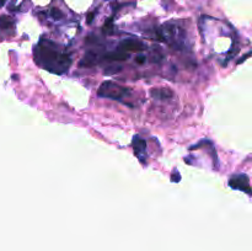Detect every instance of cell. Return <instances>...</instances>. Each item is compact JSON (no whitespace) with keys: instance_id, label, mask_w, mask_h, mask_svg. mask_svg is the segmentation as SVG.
I'll return each instance as SVG.
<instances>
[{"instance_id":"cell-1","label":"cell","mask_w":252,"mask_h":251,"mask_svg":"<svg viewBox=\"0 0 252 251\" xmlns=\"http://www.w3.org/2000/svg\"><path fill=\"white\" fill-rule=\"evenodd\" d=\"M34 59L42 68L52 73L62 74L68 70L70 58L65 52H62L56 43L42 39L34 48Z\"/></svg>"},{"instance_id":"cell-2","label":"cell","mask_w":252,"mask_h":251,"mask_svg":"<svg viewBox=\"0 0 252 251\" xmlns=\"http://www.w3.org/2000/svg\"><path fill=\"white\" fill-rule=\"evenodd\" d=\"M184 36L185 32L182 31V29L175 26V25H165V26H162L161 32H160V37H162L165 42L175 47L182 46Z\"/></svg>"},{"instance_id":"cell-3","label":"cell","mask_w":252,"mask_h":251,"mask_svg":"<svg viewBox=\"0 0 252 251\" xmlns=\"http://www.w3.org/2000/svg\"><path fill=\"white\" fill-rule=\"evenodd\" d=\"M97 93L98 95L102 96V97H110L120 100L123 96H126V94H128V90L122 88V86L117 85V84L112 83V81H105V83L101 84Z\"/></svg>"},{"instance_id":"cell-4","label":"cell","mask_w":252,"mask_h":251,"mask_svg":"<svg viewBox=\"0 0 252 251\" xmlns=\"http://www.w3.org/2000/svg\"><path fill=\"white\" fill-rule=\"evenodd\" d=\"M250 182H249V177L246 175L240 174L236 175V176H233L229 181V185H230L231 188L234 189H240V191H246L248 193H250Z\"/></svg>"},{"instance_id":"cell-5","label":"cell","mask_w":252,"mask_h":251,"mask_svg":"<svg viewBox=\"0 0 252 251\" xmlns=\"http://www.w3.org/2000/svg\"><path fill=\"white\" fill-rule=\"evenodd\" d=\"M118 49L123 52H139L144 49V44L142 42L137 41V39H125L122 43L120 44Z\"/></svg>"},{"instance_id":"cell-6","label":"cell","mask_w":252,"mask_h":251,"mask_svg":"<svg viewBox=\"0 0 252 251\" xmlns=\"http://www.w3.org/2000/svg\"><path fill=\"white\" fill-rule=\"evenodd\" d=\"M133 148H134V152L137 154V157H139L140 161L144 162L143 160V155H145V148H147V144L143 139H140L139 137H134L133 139Z\"/></svg>"},{"instance_id":"cell-7","label":"cell","mask_w":252,"mask_h":251,"mask_svg":"<svg viewBox=\"0 0 252 251\" xmlns=\"http://www.w3.org/2000/svg\"><path fill=\"white\" fill-rule=\"evenodd\" d=\"M96 63H97V54H96L95 52H88L79 64H80V66H86V68H89V66L95 65Z\"/></svg>"},{"instance_id":"cell-8","label":"cell","mask_w":252,"mask_h":251,"mask_svg":"<svg viewBox=\"0 0 252 251\" xmlns=\"http://www.w3.org/2000/svg\"><path fill=\"white\" fill-rule=\"evenodd\" d=\"M106 59L108 61H116V62H121V61H126L128 58V53L127 52H123L121 49H118L117 52H112V53H108L107 56H105Z\"/></svg>"},{"instance_id":"cell-9","label":"cell","mask_w":252,"mask_h":251,"mask_svg":"<svg viewBox=\"0 0 252 251\" xmlns=\"http://www.w3.org/2000/svg\"><path fill=\"white\" fill-rule=\"evenodd\" d=\"M153 97L160 98V100H164V98H170L172 96V93L167 89H154L152 90Z\"/></svg>"},{"instance_id":"cell-10","label":"cell","mask_w":252,"mask_h":251,"mask_svg":"<svg viewBox=\"0 0 252 251\" xmlns=\"http://www.w3.org/2000/svg\"><path fill=\"white\" fill-rule=\"evenodd\" d=\"M14 27V21L9 16H0V31H9Z\"/></svg>"},{"instance_id":"cell-11","label":"cell","mask_w":252,"mask_h":251,"mask_svg":"<svg viewBox=\"0 0 252 251\" xmlns=\"http://www.w3.org/2000/svg\"><path fill=\"white\" fill-rule=\"evenodd\" d=\"M51 16L53 17L54 20H61L62 17H63V12L59 9H57V7H53V9L51 10Z\"/></svg>"},{"instance_id":"cell-12","label":"cell","mask_w":252,"mask_h":251,"mask_svg":"<svg viewBox=\"0 0 252 251\" xmlns=\"http://www.w3.org/2000/svg\"><path fill=\"white\" fill-rule=\"evenodd\" d=\"M111 31H112V20H108V21L106 22V25H103V32L110 33Z\"/></svg>"},{"instance_id":"cell-13","label":"cell","mask_w":252,"mask_h":251,"mask_svg":"<svg viewBox=\"0 0 252 251\" xmlns=\"http://www.w3.org/2000/svg\"><path fill=\"white\" fill-rule=\"evenodd\" d=\"M135 62H137L138 64H144V62H145V57H144V56H142V54H140V56H138L137 58H135Z\"/></svg>"},{"instance_id":"cell-14","label":"cell","mask_w":252,"mask_h":251,"mask_svg":"<svg viewBox=\"0 0 252 251\" xmlns=\"http://www.w3.org/2000/svg\"><path fill=\"white\" fill-rule=\"evenodd\" d=\"M93 19H94V14L89 15V17H88V22H89V24H90V22L93 21Z\"/></svg>"},{"instance_id":"cell-15","label":"cell","mask_w":252,"mask_h":251,"mask_svg":"<svg viewBox=\"0 0 252 251\" xmlns=\"http://www.w3.org/2000/svg\"><path fill=\"white\" fill-rule=\"evenodd\" d=\"M5 2H6V0H0V6H4Z\"/></svg>"}]
</instances>
